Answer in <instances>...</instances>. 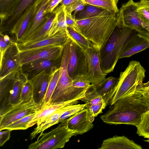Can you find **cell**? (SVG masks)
<instances>
[{
    "label": "cell",
    "instance_id": "obj_1",
    "mask_svg": "<svg viewBox=\"0 0 149 149\" xmlns=\"http://www.w3.org/2000/svg\"><path fill=\"white\" fill-rule=\"evenodd\" d=\"M148 109L149 104L137 86L131 93L111 105L104 114L100 116V118L108 124L131 125L136 127L142 114Z\"/></svg>",
    "mask_w": 149,
    "mask_h": 149
},
{
    "label": "cell",
    "instance_id": "obj_2",
    "mask_svg": "<svg viewBox=\"0 0 149 149\" xmlns=\"http://www.w3.org/2000/svg\"><path fill=\"white\" fill-rule=\"evenodd\" d=\"M118 12L84 19H75V29L99 50L118 25Z\"/></svg>",
    "mask_w": 149,
    "mask_h": 149
},
{
    "label": "cell",
    "instance_id": "obj_3",
    "mask_svg": "<svg viewBox=\"0 0 149 149\" xmlns=\"http://www.w3.org/2000/svg\"><path fill=\"white\" fill-rule=\"evenodd\" d=\"M134 30L117 26L103 46L99 50L101 70L107 74L113 70L120 56Z\"/></svg>",
    "mask_w": 149,
    "mask_h": 149
},
{
    "label": "cell",
    "instance_id": "obj_4",
    "mask_svg": "<svg viewBox=\"0 0 149 149\" xmlns=\"http://www.w3.org/2000/svg\"><path fill=\"white\" fill-rule=\"evenodd\" d=\"M146 70L140 63L130 61L124 71L120 73L118 81L105 102L112 105L119 99L131 93L145 77Z\"/></svg>",
    "mask_w": 149,
    "mask_h": 149
},
{
    "label": "cell",
    "instance_id": "obj_5",
    "mask_svg": "<svg viewBox=\"0 0 149 149\" xmlns=\"http://www.w3.org/2000/svg\"><path fill=\"white\" fill-rule=\"evenodd\" d=\"M29 79L22 68L0 79V116L20 102L22 87Z\"/></svg>",
    "mask_w": 149,
    "mask_h": 149
},
{
    "label": "cell",
    "instance_id": "obj_6",
    "mask_svg": "<svg viewBox=\"0 0 149 149\" xmlns=\"http://www.w3.org/2000/svg\"><path fill=\"white\" fill-rule=\"evenodd\" d=\"M68 118L56 128L47 133L40 134L37 140L30 144L29 149H57L64 147L76 133L68 127Z\"/></svg>",
    "mask_w": 149,
    "mask_h": 149
},
{
    "label": "cell",
    "instance_id": "obj_7",
    "mask_svg": "<svg viewBox=\"0 0 149 149\" xmlns=\"http://www.w3.org/2000/svg\"><path fill=\"white\" fill-rule=\"evenodd\" d=\"M68 71L73 80L79 78H86L88 75V64L84 52L71 40Z\"/></svg>",
    "mask_w": 149,
    "mask_h": 149
},
{
    "label": "cell",
    "instance_id": "obj_8",
    "mask_svg": "<svg viewBox=\"0 0 149 149\" xmlns=\"http://www.w3.org/2000/svg\"><path fill=\"white\" fill-rule=\"evenodd\" d=\"M63 46L50 45L19 51L21 65L22 66L39 61L61 59Z\"/></svg>",
    "mask_w": 149,
    "mask_h": 149
},
{
    "label": "cell",
    "instance_id": "obj_9",
    "mask_svg": "<svg viewBox=\"0 0 149 149\" xmlns=\"http://www.w3.org/2000/svg\"><path fill=\"white\" fill-rule=\"evenodd\" d=\"M42 108V105L36 102L33 99L28 102H19L0 116V130L25 116L37 112Z\"/></svg>",
    "mask_w": 149,
    "mask_h": 149
},
{
    "label": "cell",
    "instance_id": "obj_10",
    "mask_svg": "<svg viewBox=\"0 0 149 149\" xmlns=\"http://www.w3.org/2000/svg\"><path fill=\"white\" fill-rule=\"evenodd\" d=\"M118 17L125 26L149 36V32L145 28L137 10V2L129 0L123 4L118 12Z\"/></svg>",
    "mask_w": 149,
    "mask_h": 149
},
{
    "label": "cell",
    "instance_id": "obj_11",
    "mask_svg": "<svg viewBox=\"0 0 149 149\" xmlns=\"http://www.w3.org/2000/svg\"><path fill=\"white\" fill-rule=\"evenodd\" d=\"M41 0H21L14 10L0 19V32H9L22 19L30 9Z\"/></svg>",
    "mask_w": 149,
    "mask_h": 149
},
{
    "label": "cell",
    "instance_id": "obj_12",
    "mask_svg": "<svg viewBox=\"0 0 149 149\" xmlns=\"http://www.w3.org/2000/svg\"><path fill=\"white\" fill-rule=\"evenodd\" d=\"M99 51L97 48L92 45L84 52L88 64L86 78L91 84L94 86L102 82L107 75L101 70Z\"/></svg>",
    "mask_w": 149,
    "mask_h": 149
},
{
    "label": "cell",
    "instance_id": "obj_13",
    "mask_svg": "<svg viewBox=\"0 0 149 149\" xmlns=\"http://www.w3.org/2000/svg\"><path fill=\"white\" fill-rule=\"evenodd\" d=\"M19 52L16 42L6 50L0 61V79L9 74L17 72L21 69Z\"/></svg>",
    "mask_w": 149,
    "mask_h": 149
},
{
    "label": "cell",
    "instance_id": "obj_14",
    "mask_svg": "<svg viewBox=\"0 0 149 149\" xmlns=\"http://www.w3.org/2000/svg\"><path fill=\"white\" fill-rule=\"evenodd\" d=\"M69 37L65 32H58L55 34L39 40L26 43H17L16 45L20 52L34 48L53 45L64 46Z\"/></svg>",
    "mask_w": 149,
    "mask_h": 149
},
{
    "label": "cell",
    "instance_id": "obj_15",
    "mask_svg": "<svg viewBox=\"0 0 149 149\" xmlns=\"http://www.w3.org/2000/svg\"><path fill=\"white\" fill-rule=\"evenodd\" d=\"M50 72L43 71L29 79L33 87V99L42 107L50 80Z\"/></svg>",
    "mask_w": 149,
    "mask_h": 149
},
{
    "label": "cell",
    "instance_id": "obj_16",
    "mask_svg": "<svg viewBox=\"0 0 149 149\" xmlns=\"http://www.w3.org/2000/svg\"><path fill=\"white\" fill-rule=\"evenodd\" d=\"M68 128L76 133L75 136L87 132L94 127L91 121L87 109L85 108L69 118Z\"/></svg>",
    "mask_w": 149,
    "mask_h": 149
},
{
    "label": "cell",
    "instance_id": "obj_17",
    "mask_svg": "<svg viewBox=\"0 0 149 149\" xmlns=\"http://www.w3.org/2000/svg\"><path fill=\"white\" fill-rule=\"evenodd\" d=\"M149 48V36L139 33L133 34L125 46L119 59L128 57Z\"/></svg>",
    "mask_w": 149,
    "mask_h": 149
},
{
    "label": "cell",
    "instance_id": "obj_18",
    "mask_svg": "<svg viewBox=\"0 0 149 149\" xmlns=\"http://www.w3.org/2000/svg\"><path fill=\"white\" fill-rule=\"evenodd\" d=\"M49 0H42L38 4L36 11L19 43L23 42L46 19L48 14H45Z\"/></svg>",
    "mask_w": 149,
    "mask_h": 149
},
{
    "label": "cell",
    "instance_id": "obj_19",
    "mask_svg": "<svg viewBox=\"0 0 149 149\" xmlns=\"http://www.w3.org/2000/svg\"><path fill=\"white\" fill-rule=\"evenodd\" d=\"M85 96V95L77 99L64 102L48 103L37 113L35 116L29 123L27 128L35 124L38 125L47 116L59 109L68 105L77 104L79 102L78 100Z\"/></svg>",
    "mask_w": 149,
    "mask_h": 149
},
{
    "label": "cell",
    "instance_id": "obj_20",
    "mask_svg": "<svg viewBox=\"0 0 149 149\" xmlns=\"http://www.w3.org/2000/svg\"><path fill=\"white\" fill-rule=\"evenodd\" d=\"M61 58L56 60L38 61L23 65L22 67V69L28 77L32 78L43 71L50 72L54 68L60 67H58V65H61Z\"/></svg>",
    "mask_w": 149,
    "mask_h": 149
},
{
    "label": "cell",
    "instance_id": "obj_21",
    "mask_svg": "<svg viewBox=\"0 0 149 149\" xmlns=\"http://www.w3.org/2000/svg\"><path fill=\"white\" fill-rule=\"evenodd\" d=\"M98 149H141V146L124 136H115L104 140Z\"/></svg>",
    "mask_w": 149,
    "mask_h": 149
},
{
    "label": "cell",
    "instance_id": "obj_22",
    "mask_svg": "<svg viewBox=\"0 0 149 149\" xmlns=\"http://www.w3.org/2000/svg\"><path fill=\"white\" fill-rule=\"evenodd\" d=\"M72 105L65 106L54 111L47 116L39 124L37 125L30 134V138L33 139L39 134L42 133L45 130L51 126L58 124L59 118L65 111L70 108Z\"/></svg>",
    "mask_w": 149,
    "mask_h": 149
},
{
    "label": "cell",
    "instance_id": "obj_23",
    "mask_svg": "<svg viewBox=\"0 0 149 149\" xmlns=\"http://www.w3.org/2000/svg\"><path fill=\"white\" fill-rule=\"evenodd\" d=\"M56 15L55 9L48 14L47 17L38 27L23 42L26 43L39 40L49 36V33L52 27Z\"/></svg>",
    "mask_w": 149,
    "mask_h": 149
},
{
    "label": "cell",
    "instance_id": "obj_24",
    "mask_svg": "<svg viewBox=\"0 0 149 149\" xmlns=\"http://www.w3.org/2000/svg\"><path fill=\"white\" fill-rule=\"evenodd\" d=\"M55 9L56 11V16L49 32V36L60 31L67 33L65 7L60 4Z\"/></svg>",
    "mask_w": 149,
    "mask_h": 149
},
{
    "label": "cell",
    "instance_id": "obj_25",
    "mask_svg": "<svg viewBox=\"0 0 149 149\" xmlns=\"http://www.w3.org/2000/svg\"><path fill=\"white\" fill-rule=\"evenodd\" d=\"M40 1L34 5L26 14L21 21L15 26L9 33L14 35L16 42H19L24 33L28 24L34 14L38 4Z\"/></svg>",
    "mask_w": 149,
    "mask_h": 149
},
{
    "label": "cell",
    "instance_id": "obj_26",
    "mask_svg": "<svg viewBox=\"0 0 149 149\" xmlns=\"http://www.w3.org/2000/svg\"><path fill=\"white\" fill-rule=\"evenodd\" d=\"M108 11L93 6L86 5L84 9L73 16L75 19L80 20L94 17L109 15Z\"/></svg>",
    "mask_w": 149,
    "mask_h": 149
},
{
    "label": "cell",
    "instance_id": "obj_27",
    "mask_svg": "<svg viewBox=\"0 0 149 149\" xmlns=\"http://www.w3.org/2000/svg\"><path fill=\"white\" fill-rule=\"evenodd\" d=\"M118 78L110 77L105 78L98 85L95 86L97 93L102 96L105 101L116 86Z\"/></svg>",
    "mask_w": 149,
    "mask_h": 149
},
{
    "label": "cell",
    "instance_id": "obj_28",
    "mask_svg": "<svg viewBox=\"0 0 149 149\" xmlns=\"http://www.w3.org/2000/svg\"><path fill=\"white\" fill-rule=\"evenodd\" d=\"M86 5L100 8L109 11L111 13L117 14L119 11L117 6L118 0H82Z\"/></svg>",
    "mask_w": 149,
    "mask_h": 149
},
{
    "label": "cell",
    "instance_id": "obj_29",
    "mask_svg": "<svg viewBox=\"0 0 149 149\" xmlns=\"http://www.w3.org/2000/svg\"><path fill=\"white\" fill-rule=\"evenodd\" d=\"M69 38L78 45L84 52L92 45V43L75 29L67 27Z\"/></svg>",
    "mask_w": 149,
    "mask_h": 149
},
{
    "label": "cell",
    "instance_id": "obj_30",
    "mask_svg": "<svg viewBox=\"0 0 149 149\" xmlns=\"http://www.w3.org/2000/svg\"><path fill=\"white\" fill-rule=\"evenodd\" d=\"M85 95V97L80 100L85 102L87 109L97 104L104 99L97 92L95 86L91 84L87 89Z\"/></svg>",
    "mask_w": 149,
    "mask_h": 149
},
{
    "label": "cell",
    "instance_id": "obj_31",
    "mask_svg": "<svg viewBox=\"0 0 149 149\" xmlns=\"http://www.w3.org/2000/svg\"><path fill=\"white\" fill-rule=\"evenodd\" d=\"M60 67L53 68L50 72V79L42 108L48 104L56 87L59 78Z\"/></svg>",
    "mask_w": 149,
    "mask_h": 149
},
{
    "label": "cell",
    "instance_id": "obj_32",
    "mask_svg": "<svg viewBox=\"0 0 149 149\" xmlns=\"http://www.w3.org/2000/svg\"><path fill=\"white\" fill-rule=\"evenodd\" d=\"M137 10L144 27L149 32V0L137 2Z\"/></svg>",
    "mask_w": 149,
    "mask_h": 149
},
{
    "label": "cell",
    "instance_id": "obj_33",
    "mask_svg": "<svg viewBox=\"0 0 149 149\" xmlns=\"http://www.w3.org/2000/svg\"><path fill=\"white\" fill-rule=\"evenodd\" d=\"M136 127V133L139 136L149 138V109L142 114L140 121Z\"/></svg>",
    "mask_w": 149,
    "mask_h": 149
},
{
    "label": "cell",
    "instance_id": "obj_34",
    "mask_svg": "<svg viewBox=\"0 0 149 149\" xmlns=\"http://www.w3.org/2000/svg\"><path fill=\"white\" fill-rule=\"evenodd\" d=\"M21 0H0V18L7 16L15 8Z\"/></svg>",
    "mask_w": 149,
    "mask_h": 149
},
{
    "label": "cell",
    "instance_id": "obj_35",
    "mask_svg": "<svg viewBox=\"0 0 149 149\" xmlns=\"http://www.w3.org/2000/svg\"><path fill=\"white\" fill-rule=\"evenodd\" d=\"M35 113L25 116L10 124L4 129H8L11 131L16 130H25L27 128V125L35 116Z\"/></svg>",
    "mask_w": 149,
    "mask_h": 149
},
{
    "label": "cell",
    "instance_id": "obj_36",
    "mask_svg": "<svg viewBox=\"0 0 149 149\" xmlns=\"http://www.w3.org/2000/svg\"><path fill=\"white\" fill-rule=\"evenodd\" d=\"M33 99L32 86L30 80L29 79L22 87L20 102H28Z\"/></svg>",
    "mask_w": 149,
    "mask_h": 149
},
{
    "label": "cell",
    "instance_id": "obj_37",
    "mask_svg": "<svg viewBox=\"0 0 149 149\" xmlns=\"http://www.w3.org/2000/svg\"><path fill=\"white\" fill-rule=\"evenodd\" d=\"M107 104L103 99L97 104L91 106L87 109L90 119L92 122L94 120L95 117L99 114L102 113L103 109H105Z\"/></svg>",
    "mask_w": 149,
    "mask_h": 149
},
{
    "label": "cell",
    "instance_id": "obj_38",
    "mask_svg": "<svg viewBox=\"0 0 149 149\" xmlns=\"http://www.w3.org/2000/svg\"><path fill=\"white\" fill-rule=\"evenodd\" d=\"M86 104H75L72 105L69 109L65 111L61 116L58 122V123H61L72 116L85 108Z\"/></svg>",
    "mask_w": 149,
    "mask_h": 149
},
{
    "label": "cell",
    "instance_id": "obj_39",
    "mask_svg": "<svg viewBox=\"0 0 149 149\" xmlns=\"http://www.w3.org/2000/svg\"><path fill=\"white\" fill-rule=\"evenodd\" d=\"M15 41H13L7 35L0 33V61L7 49Z\"/></svg>",
    "mask_w": 149,
    "mask_h": 149
},
{
    "label": "cell",
    "instance_id": "obj_40",
    "mask_svg": "<svg viewBox=\"0 0 149 149\" xmlns=\"http://www.w3.org/2000/svg\"><path fill=\"white\" fill-rule=\"evenodd\" d=\"M86 5L82 0H77L65 8L66 12L72 14L74 11L73 15L74 16L77 12L83 10Z\"/></svg>",
    "mask_w": 149,
    "mask_h": 149
},
{
    "label": "cell",
    "instance_id": "obj_41",
    "mask_svg": "<svg viewBox=\"0 0 149 149\" xmlns=\"http://www.w3.org/2000/svg\"><path fill=\"white\" fill-rule=\"evenodd\" d=\"M137 87L143 98L149 104V81L146 83L143 82L139 83Z\"/></svg>",
    "mask_w": 149,
    "mask_h": 149
},
{
    "label": "cell",
    "instance_id": "obj_42",
    "mask_svg": "<svg viewBox=\"0 0 149 149\" xmlns=\"http://www.w3.org/2000/svg\"><path fill=\"white\" fill-rule=\"evenodd\" d=\"M91 85L90 82L86 78H80L73 80V87L78 88H84L89 87Z\"/></svg>",
    "mask_w": 149,
    "mask_h": 149
},
{
    "label": "cell",
    "instance_id": "obj_43",
    "mask_svg": "<svg viewBox=\"0 0 149 149\" xmlns=\"http://www.w3.org/2000/svg\"><path fill=\"white\" fill-rule=\"evenodd\" d=\"M62 0H49L45 14H47L53 11L60 3Z\"/></svg>",
    "mask_w": 149,
    "mask_h": 149
},
{
    "label": "cell",
    "instance_id": "obj_44",
    "mask_svg": "<svg viewBox=\"0 0 149 149\" xmlns=\"http://www.w3.org/2000/svg\"><path fill=\"white\" fill-rule=\"evenodd\" d=\"M6 130H0V146H2L10 138L11 130L6 129Z\"/></svg>",
    "mask_w": 149,
    "mask_h": 149
},
{
    "label": "cell",
    "instance_id": "obj_45",
    "mask_svg": "<svg viewBox=\"0 0 149 149\" xmlns=\"http://www.w3.org/2000/svg\"><path fill=\"white\" fill-rule=\"evenodd\" d=\"M66 21L67 27L75 29L76 27V20L71 13L66 12Z\"/></svg>",
    "mask_w": 149,
    "mask_h": 149
},
{
    "label": "cell",
    "instance_id": "obj_46",
    "mask_svg": "<svg viewBox=\"0 0 149 149\" xmlns=\"http://www.w3.org/2000/svg\"><path fill=\"white\" fill-rule=\"evenodd\" d=\"M77 0H62L60 4L66 8Z\"/></svg>",
    "mask_w": 149,
    "mask_h": 149
},
{
    "label": "cell",
    "instance_id": "obj_47",
    "mask_svg": "<svg viewBox=\"0 0 149 149\" xmlns=\"http://www.w3.org/2000/svg\"><path fill=\"white\" fill-rule=\"evenodd\" d=\"M145 141L149 143V138L148 139V140H145Z\"/></svg>",
    "mask_w": 149,
    "mask_h": 149
}]
</instances>
